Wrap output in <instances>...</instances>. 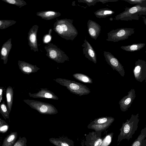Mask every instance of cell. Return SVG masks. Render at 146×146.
Masks as SVG:
<instances>
[{"label": "cell", "mask_w": 146, "mask_h": 146, "mask_svg": "<svg viewBox=\"0 0 146 146\" xmlns=\"http://www.w3.org/2000/svg\"><path fill=\"white\" fill-rule=\"evenodd\" d=\"M73 20L70 19H56L53 29L62 38L66 40H73L77 36L78 31L73 24Z\"/></svg>", "instance_id": "1"}, {"label": "cell", "mask_w": 146, "mask_h": 146, "mask_svg": "<svg viewBox=\"0 0 146 146\" xmlns=\"http://www.w3.org/2000/svg\"><path fill=\"white\" fill-rule=\"evenodd\" d=\"M139 121L138 113L136 115L132 114L129 119H127L125 123L123 122L118 137L117 145L123 139H126L129 141L132 138L133 135L137 130Z\"/></svg>", "instance_id": "2"}, {"label": "cell", "mask_w": 146, "mask_h": 146, "mask_svg": "<svg viewBox=\"0 0 146 146\" xmlns=\"http://www.w3.org/2000/svg\"><path fill=\"white\" fill-rule=\"evenodd\" d=\"M53 80L60 85L66 87L71 93L80 96L87 95L91 92L90 89L86 85L75 81L62 78Z\"/></svg>", "instance_id": "3"}, {"label": "cell", "mask_w": 146, "mask_h": 146, "mask_svg": "<svg viewBox=\"0 0 146 146\" xmlns=\"http://www.w3.org/2000/svg\"><path fill=\"white\" fill-rule=\"evenodd\" d=\"M46 52V55L50 59L58 63H63L69 61V58L65 52L52 43H49L44 46Z\"/></svg>", "instance_id": "4"}, {"label": "cell", "mask_w": 146, "mask_h": 146, "mask_svg": "<svg viewBox=\"0 0 146 146\" xmlns=\"http://www.w3.org/2000/svg\"><path fill=\"white\" fill-rule=\"evenodd\" d=\"M23 101L31 108L36 110L40 114L53 115L58 113L56 108L50 104L29 99H25Z\"/></svg>", "instance_id": "5"}, {"label": "cell", "mask_w": 146, "mask_h": 146, "mask_svg": "<svg viewBox=\"0 0 146 146\" xmlns=\"http://www.w3.org/2000/svg\"><path fill=\"white\" fill-rule=\"evenodd\" d=\"M135 33L134 29L121 28L112 30L108 33L106 40L117 42L127 39Z\"/></svg>", "instance_id": "6"}, {"label": "cell", "mask_w": 146, "mask_h": 146, "mask_svg": "<svg viewBox=\"0 0 146 146\" xmlns=\"http://www.w3.org/2000/svg\"><path fill=\"white\" fill-rule=\"evenodd\" d=\"M146 11V7L137 5L131 7H126L125 10L117 15L115 18L116 20L122 21L138 20V13Z\"/></svg>", "instance_id": "7"}, {"label": "cell", "mask_w": 146, "mask_h": 146, "mask_svg": "<svg viewBox=\"0 0 146 146\" xmlns=\"http://www.w3.org/2000/svg\"><path fill=\"white\" fill-rule=\"evenodd\" d=\"M111 117H103L95 119L88 125V128L96 131L102 132L108 129L114 120Z\"/></svg>", "instance_id": "8"}, {"label": "cell", "mask_w": 146, "mask_h": 146, "mask_svg": "<svg viewBox=\"0 0 146 146\" xmlns=\"http://www.w3.org/2000/svg\"><path fill=\"white\" fill-rule=\"evenodd\" d=\"M135 78L138 81L142 82L146 80V61L141 59L136 61L133 70Z\"/></svg>", "instance_id": "9"}, {"label": "cell", "mask_w": 146, "mask_h": 146, "mask_svg": "<svg viewBox=\"0 0 146 146\" xmlns=\"http://www.w3.org/2000/svg\"><path fill=\"white\" fill-rule=\"evenodd\" d=\"M104 55L106 61L113 69L118 72L122 77H124L125 72L123 66L117 59L108 52L104 51Z\"/></svg>", "instance_id": "10"}, {"label": "cell", "mask_w": 146, "mask_h": 146, "mask_svg": "<svg viewBox=\"0 0 146 146\" xmlns=\"http://www.w3.org/2000/svg\"><path fill=\"white\" fill-rule=\"evenodd\" d=\"M101 131L89 132L86 136L85 144L86 146H100L103 137H102Z\"/></svg>", "instance_id": "11"}, {"label": "cell", "mask_w": 146, "mask_h": 146, "mask_svg": "<svg viewBox=\"0 0 146 146\" xmlns=\"http://www.w3.org/2000/svg\"><path fill=\"white\" fill-rule=\"evenodd\" d=\"M38 28V25H34L30 29L28 33L29 45L30 47L31 50H33L35 52H38L37 38Z\"/></svg>", "instance_id": "12"}, {"label": "cell", "mask_w": 146, "mask_h": 146, "mask_svg": "<svg viewBox=\"0 0 146 146\" xmlns=\"http://www.w3.org/2000/svg\"><path fill=\"white\" fill-rule=\"evenodd\" d=\"M135 97V90L132 89L128 92L126 96L123 97L119 101V104L121 110L123 112L127 111L131 106Z\"/></svg>", "instance_id": "13"}, {"label": "cell", "mask_w": 146, "mask_h": 146, "mask_svg": "<svg viewBox=\"0 0 146 146\" xmlns=\"http://www.w3.org/2000/svg\"><path fill=\"white\" fill-rule=\"evenodd\" d=\"M83 54L85 57L95 64L97 63V56L96 52L86 38L82 45Z\"/></svg>", "instance_id": "14"}, {"label": "cell", "mask_w": 146, "mask_h": 146, "mask_svg": "<svg viewBox=\"0 0 146 146\" xmlns=\"http://www.w3.org/2000/svg\"><path fill=\"white\" fill-rule=\"evenodd\" d=\"M29 96L34 98H45L58 100L59 98L53 92L46 88H41L40 90L36 93L32 94L29 93Z\"/></svg>", "instance_id": "15"}, {"label": "cell", "mask_w": 146, "mask_h": 146, "mask_svg": "<svg viewBox=\"0 0 146 146\" xmlns=\"http://www.w3.org/2000/svg\"><path fill=\"white\" fill-rule=\"evenodd\" d=\"M87 27L90 36L92 38L96 40L100 33V26L96 22L89 20L87 22Z\"/></svg>", "instance_id": "16"}, {"label": "cell", "mask_w": 146, "mask_h": 146, "mask_svg": "<svg viewBox=\"0 0 146 146\" xmlns=\"http://www.w3.org/2000/svg\"><path fill=\"white\" fill-rule=\"evenodd\" d=\"M18 64L19 69L23 74L29 75L36 72L40 69L36 65H33L25 61L18 60Z\"/></svg>", "instance_id": "17"}, {"label": "cell", "mask_w": 146, "mask_h": 146, "mask_svg": "<svg viewBox=\"0 0 146 146\" xmlns=\"http://www.w3.org/2000/svg\"><path fill=\"white\" fill-rule=\"evenodd\" d=\"M11 40V38L9 39L3 44L1 48V59L3 61L4 64L7 62L9 54L12 48Z\"/></svg>", "instance_id": "18"}, {"label": "cell", "mask_w": 146, "mask_h": 146, "mask_svg": "<svg viewBox=\"0 0 146 146\" xmlns=\"http://www.w3.org/2000/svg\"><path fill=\"white\" fill-rule=\"evenodd\" d=\"M49 141L56 146H74V142L67 137L51 138Z\"/></svg>", "instance_id": "19"}, {"label": "cell", "mask_w": 146, "mask_h": 146, "mask_svg": "<svg viewBox=\"0 0 146 146\" xmlns=\"http://www.w3.org/2000/svg\"><path fill=\"white\" fill-rule=\"evenodd\" d=\"M36 14L37 16L41 17L42 19L47 20L54 19L61 15V13L59 12L52 11H39L37 12Z\"/></svg>", "instance_id": "20"}, {"label": "cell", "mask_w": 146, "mask_h": 146, "mask_svg": "<svg viewBox=\"0 0 146 146\" xmlns=\"http://www.w3.org/2000/svg\"><path fill=\"white\" fill-rule=\"evenodd\" d=\"M131 146H146V127L141 130L140 134Z\"/></svg>", "instance_id": "21"}, {"label": "cell", "mask_w": 146, "mask_h": 146, "mask_svg": "<svg viewBox=\"0 0 146 146\" xmlns=\"http://www.w3.org/2000/svg\"><path fill=\"white\" fill-rule=\"evenodd\" d=\"M17 136V132H11L5 138L2 146H13L16 142Z\"/></svg>", "instance_id": "22"}, {"label": "cell", "mask_w": 146, "mask_h": 146, "mask_svg": "<svg viewBox=\"0 0 146 146\" xmlns=\"http://www.w3.org/2000/svg\"><path fill=\"white\" fill-rule=\"evenodd\" d=\"M14 92L12 88L8 86L6 91L7 106L10 113L11 110L13 99Z\"/></svg>", "instance_id": "23"}, {"label": "cell", "mask_w": 146, "mask_h": 146, "mask_svg": "<svg viewBox=\"0 0 146 146\" xmlns=\"http://www.w3.org/2000/svg\"><path fill=\"white\" fill-rule=\"evenodd\" d=\"M115 12L107 8H104L98 9L95 11L94 14L96 16L99 18H105L111 15Z\"/></svg>", "instance_id": "24"}, {"label": "cell", "mask_w": 146, "mask_h": 146, "mask_svg": "<svg viewBox=\"0 0 146 146\" xmlns=\"http://www.w3.org/2000/svg\"><path fill=\"white\" fill-rule=\"evenodd\" d=\"M145 44L144 43L134 44L127 46H122L121 48L126 51L132 52L140 50L144 47Z\"/></svg>", "instance_id": "25"}, {"label": "cell", "mask_w": 146, "mask_h": 146, "mask_svg": "<svg viewBox=\"0 0 146 146\" xmlns=\"http://www.w3.org/2000/svg\"><path fill=\"white\" fill-rule=\"evenodd\" d=\"M76 80L80 82L89 84L93 82L92 79L88 76L82 73H76L72 75Z\"/></svg>", "instance_id": "26"}, {"label": "cell", "mask_w": 146, "mask_h": 146, "mask_svg": "<svg viewBox=\"0 0 146 146\" xmlns=\"http://www.w3.org/2000/svg\"><path fill=\"white\" fill-rule=\"evenodd\" d=\"M0 113L5 119H9V113L5 101L0 104Z\"/></svg>", "instance_id": "27"}, {"label": "cell", "mask_w": 146, "mask_h": 146, "mask_svg": "<svg viewBox=\"0 0 146 146\" xmlns=\"http://www.w3.org/2000/svg\"><path fill=\"white\" fill-rule=\"evenodd\" d=\"M16 22V21L13 20H0V29L2 30L5 29L15 24Z\"/></svg>", "instance_id": "28"}, {"label": "cell", "mask_w": 146, "mask_h": 146, "mask_svg": "<svg viewBox=\"0 0 146 146\" xmlns=\"http://www.w3.org/2000/svg\"><path fill=\"white\" fill-rule=\"evenodd\" d=\"M9 4L14 5L21 8L27 5L26 2L23 0H1Z\"/></svg>", "instance_id": "29"}, {"label": "cell", "mask_w": 146, "mask_h": 146, "mask_svg": "<svg viewBox=\"0 0 146 146\" xmlns=\"http://www.w3.org/2000/svg\"><path fill=\"white\" fill-rule=\"evenodd\" d=\"M114 133L111 132L108 134L103 137L102 142L100 146H109L110 144Z\"/></svg>", "instance_id": "30"}, {"label": "cell", "mask_w": 146, "mask_h": 146, "mask_svg": "<svg viewBox=\"0 0 146 146\" xmlns=\"http://www.w3.org/2000/svg\"><path fill=\"white\" fill-rule=\"evenodd\" d=\"M9 125L4 120L0 118V131L1 133H5L8 130Z\"/></svg>", "instance_id": "31"}, {"label": "cell", "mask_w": 146, "mask_h": 146, "mask_svg": "<svg viewBox=\"0 0 146 146\" xmlns=\"http://www.w3.org/2000/svg\"><path fill=\"white\" fill-rule=\"evenodd\" d=\"M27 139L25 137H19L13 146H27Z\"/></svg>", "instance_id": "32"}, {"label": "cell", "mask_w": 146, "mask_h": 146, "mask_svg": "<svg viewBox=\"0 0 146 146\" xmlns=\"http://www.w3.org/2000/svg\"><path fill=\"white\" fill-rule=\"evenodd\" d=\"M52 29H50L48 31V33L45 35L43 37L42 40L44 43H48L51 40V33Z\"/></svg>", "instance_id": "33"}, {"label": "cell", "mask_w": 146, "mask_h": 146, "mask_svg": "<svg viewBox=\"0 0 146 146\" xmlns=\"http://www.w3.org/2000/svg\"><path fill=\"white\" fill-rule=\"evenodd\" d=\"M78 1L80 3H86L89 7L94 5L97 2H98V0H79Z\"/></svg>", "instance_id": "34"}, {"label": "cell", "mask_w": 146, "mask_h": 146, "mask_svg": "<svg viewBox=\"0 0 146 146\" xmlns=\"http://www.w3.org/2000/svg\"><path fill=\"white\" fill-rule=\"evenodd\" d=\"M145 1V0H129L127 1H126L129 2V3H133L135 4L141 3L143 1Z\"/></svg>", "instance_id": "35"}, {"label": "cell", "mask_w": 146, "mask_h": 146, "mask_svg": "<svg viewBox=\"0 0 146 146\" xmlns=\"http://www.w3.org/2000/svg\"><path fill=\"white\" fill-rule=\"evenodd\" d=\"M4 89L3 87H0V103H1L3 99V94Z\"/></svg>", "instance_id": "36"}, {"label": "cell", "mask_w": 146, "mask_h": 146, "mask_svg": "<svg viewBox=\"0 0 146 146\" xmlns=\"http://www.w3.org/2000/svg\"><path fill=\"white\" fill-rule=\"evenodd\" d=\"M98 2H100L102 3L103 4L105 3H106L110 2H112V1H113V0H98Z\"/></svg>", "instance_id": "37"}, {"label": "cell", "mask_w": 146, "mask_h": 146, "mask_svg": "<svg viewBox=\"0 0 146 146\" xmlns=\"http://www.w3.org/2000/svg\"><path fill=\"white\" fill-rule=\"evenodd\" d=\"M145 24L146 25V18H145L143 20Z\"/></svg>", "instance_id": "38"}, {"label": "cell", "mask_w": 146, "mask_h": 146, "mask_svg": "<svg viewBox=\"0 0 146 146\" xmlns=\"http://www.w3.org/2000/svg\"><path fill=\"white\" fill-rule=\"evenodd\" d=\"M145 53H146V51H145Z\"/></svg>", "instance_id": "39"}]
</instances>
